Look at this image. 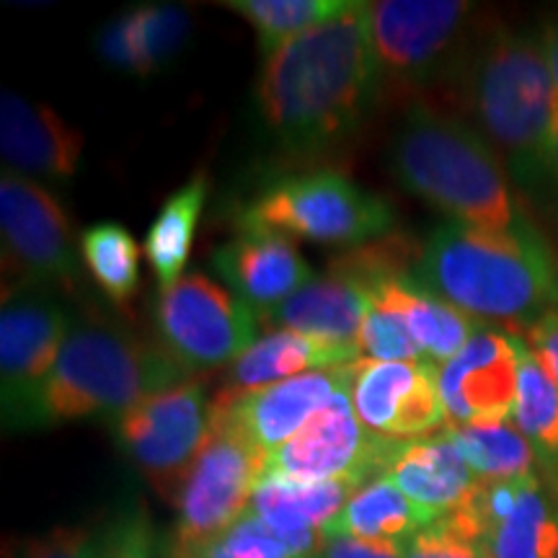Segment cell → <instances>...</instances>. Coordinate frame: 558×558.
<instances>
[{
	"label": "cell",
	"mask_w": 558,
	"mask_h": 558,
	"mask_svg": "<svg viewBox=\"0 0 558 558\" xmlns=\"http://www.w3.org/2000/svg\"><path fill=\"white\" fill-rule=\"evenodd\" d=\"M383 70L369 34V3L284 41L264 58L256 107L275 143L313 156L354 135L378 104Z\"/></svg>",
	"instance_id": "1"
},
{
	"label": "cell",
	"mask_w": 558,
	"mask_h": 558,
	"mask_svg": "<svg viewBox=\"0 0 558 558\" xmlns=\"http://www.w3.org/2000/svg\"><path fill=\"white\" fill-rule=\"evenodd\" d=\"M416 277L471 318L520 337L558 311L556 264L527 220L507 233L442 222L418 248Z\"/></svg>",
	"instance_id": "2"
},
{
	"label": "cell",
	"mask_w": 558,
	"mask_h": 558,
	"mask_svg": "<svg viewBox=\"0 0 558 558\" xmlns=\"http://www.w3.org/2000/svg\"><path fill=\"white\" fill-rule=\"evenodd\" d=\"M390 169L403 190L450 222L497 233L525 222L497 150L473 124L432 101L409 107L390 140Z\"/></svg>",
	"instance_id": "3"
},
{
	"label": "cell",
	"mask_w": 558,
	"mask_h": 558,
	"mask_svg": "<svg viewBox=\"0 0 558 558\" xmlns=\"http://www.w3.org/2000/svg\"><path fill=\"white\" fill-rule=\"evenodd\" d=\"M458 83L473 128L497 150L522 190L535 192L556 124V88L543 32L484 34Z\"/></svg>",
	"instance_id": "4"
},
{
	"label": "cell",
	"mask_w": 558,
	"mask_h": 558,
	"mask_svg": "<svg viewBox=\"0 0 558 558\" xmlns=\"http://www.w3.org/2000/svg\"><path fill=\"white\" fill-rule=\"evenodd\" d=\"M160 344H150L124 324L81 318L70 326L50 378L34 403L32 427L75 418H120L132 407L192 380Z\"/></svg>",
	"instance_id": "5"
},
{
	"label": "cell",
	"mask_w": 558,
	"mask_h": 558,
	"mask_svg": "<svg viewBox=\"0 0 558 558\" xmlns=\"http://www.w3.org/2000/svg\"><path fill=\"white\" fill-rule=\"evenodd\" d=\"M243 222L326 246H365L393 230V205L337 169L275 179L243 209Z\"/></svg>",
	"instance_id": "6"
},
{
	"label": "cell",
	"mask_w": 558,
	"mask_h": 558,
	"mask_svg": "<svg viewBox=\"0 0 558 558\" xmlns=\"http://www.w3.org/2000/svg\"><path fill=\"white\" fill-rule=\"evenodd\" d=\"M463 0H380L369 3V34L383 81L403 88H424L458 78L469 54L471 21Z\"/></svg>",
	"instance_id": "7"
},
{
	"label": "cell",
	"mask_w": 558,
	"mask_h": 558,
	"mask_svg": "<svg viewBox=\"0 0 558 558\" xmlns=\"http://www.w3.org/2000/svg\"><path fill=\"white\" fill-rule=\"evenodd\" d=\"M267 463L269 452L218 414L213 401V432L173 501L179 518L171 554L199 546L235 525L251 509Z\"/></svg>",
	"instance_id": "8"
},
{
	"label": "cell",
	"mask_w": 558,
	"mask_h": 558,
	"mask_svg": "<svg viewBox=\"0 0 558 558\" xmlns=\"http://www.w3.org/2000/svg\"><path fill=\"white\" fill-rule=\"evenodd\" d=\"M254 311L202 271L160 290L153 305L158 344L186 373L233 365L256 341Z\"/></svg>",
	"instance_id": "9"
},
{
	"label": "cell",
	"mask_w": 558,
	"mask_h": 558,
	"mask_svg": "<svg viewBox=\"0 0 558 558\" xmlns=\"http://www.w3.org/2000/svg\"><path fill=\"white\" fill-rule=\"evenodd\" d=\"M120 450L166 501H177L213 432V401L197 378L160 390L114 418Z\"/></svg>",
	"instance_id": "10"
},
{
	"label": "cell",
	"mask_w": 558,
	"mask_h": 558,
	"mask_svg": "<svg viewBox=\"0 0 558 558\" xmlns=\"http://www.w3.org/2000/svg\"><path fill=\"white\" fill-rule=\"evenodd\" d=\"M0 233L11 288L73 290L81 277L65 207L39 181L5 171L0 179Z\"/></svg>",
	"instance_id": "11"
},
{
	"label": "cell",
	"mask_w": 558,
	"mask_h": 558,
	"mask_svg": "<svg viewBox=\"0 0 558 558\" xmlns=\"http://www.w3.org/2000/svg\"><path fill=\"white\" fill-rule=\"evenodd\" d=\"M70 331L65 305L47 288H11L0 311V399L9 429H32L34 403Z\"/></svg>",
	"instance_id": "12"
},
{
	"label": "cell",
	"mask_w": 558,
	"mask_h": 558,
	"mask_svg": "<svg viewBox=\"0 0 558 558\" xmlns=\"http://www.w3.org/2000/svg\"><path fill=\"white\" fill-rule=\"evenodd\" d=\"M488 558H556L558 497L538 473L478 481L456 512L445 514Z\"/></svg>",
	"instance_id": "13"
},
{
	"label": "cell",
	"mask_w": 558,
	"mask_h": 558,
	"mask_svg": "<svg viewBox=\"0 0 558 558\" xmlns=\"http://www.w3.org/2000/svg\"><path fill=\"white\" fill-rule=\"evenodd\" d=\"M403 439L373 435L360 424L349 399V388L331 399L326 409L288 439L282 448L269 452L267 473L303 484L333 478H354L360 484L386 476Z\"/></svg>",
	"instance_id": "14"
},
{
	"label": "cell",
	"mask_w": 558,
	"mask_h": 558,
	"mask_svg": "<svg viewBox=\"0 0 558 558\" xmlns=\"http://www.w3.org/2000/svg\"><path fill=\"white\" fill-rule=\"evenodd\" d=\"M349 399L362 427L388 439L429 437L448 424L439 369L424 360H357L349 373Z\"/></svg>",
	"instance_id": "15"
},
{
	"label": "cell",
	"mask_w": 558,
	"mask_h": 558,
	"mask_svg": "<svg viewBox=\"0 0 558 558\" xmlns=\"http://www.w3.org/2000/svg\"><path fill=\"white\" fill-rule=\"evenodd\" d=\"M522 337L497 326L473 333L450 362L439 367L448 424H476L512 418L520 383Z\"/></svg>",
	"instance_id": "16"
},
{
	"label": "cell",
	"mask_w": 558,
	"mask_h": 558,
	"mask_svg": "<svg viewBox=\"0 0 558 558\" xmlns=\"http://www.w3.org/2000/svg\"><path fill=\"white\" fill-rule=\"evenodd\" d=\"M352 365L316 369L243 393L222 388L215 399V411L235 424L262 450L275 452L295 437L320 409L329 407L333 396L349 388Z\"/></svg>",
	"instance_id": "17"
},
{
	"label": "cell",
	"mask_w": 558,
	"mask_h": 558,
	"mask_svg": "<svg viewBox=\"0 0 558 558\" xmlns=\"http://www.w3.org/2000/svg\"><path fill=\"white\" fill-rule=\"evenodd\" d=\"M213 269L230 292L264 318L313 279L290 235L239 220V233L213 251Z\"/></svg>",
	"instance_id": "18"
},
{
	"label": "cell",
	"mask_w": 558,
	"mask_h": 558,
	"mask_svg": "<svg viewBox=\"0 0 558 558\" xmlns=\"http://www.w3.org/2000/svg\"><path fill=\"white\" fill-rule=\"evenodd\" d=\"M362 486L365 484L354 478L303 484V481L264 476L251 501V512L277 535L290 558H313L329 546L331 522Z\"/></svg>",
	"instance_id": "19"
},
{
	"label": "cell",
	"mask_w": 558,
	"mask_h": 558,
	"mask_svg": "<svg viewBox=\"0 0 558 558\" xmlns=\"http://www.w3.org/2000/svg\"><path fill=\"white\" fill-rule=\"evenodd\" d=\"M0 150L19 177L68 181L83 158V135L47 104L5 90L0 96Z\"/></svg>",
	"instance_id": "20"
},
{
	"label": "cell",
	"mask_w": 558,
	"mask_h": 558,
	"mask_svg": "<svg viewBox=\"0 0 558 558\" xmlns=\"http://www.w3.org/2000/svg\"><path fill=\"white\" fill-rule=\"evenodd\" d=\"M369 292L349 271L329 264L324 277H313L279 308L264 316L277 331H298L303 337L333 347L360 349V333L369 313Z\"/></svg>",
	"instance_id": "21"
},
{
	"label": "cell",
	"mask_w": 558,
	"mask_h": 558,
	"mask_svg": "<svg viewBox=\"0 0 558 558\" xmlns=\"http://www.w3.org/2000/svg\"><path fill=\"white\" fill-rule=\"evenodd\" d=\"M386 476L437 520L456 512L478 484L445 429L429 437L403 439Z\"/></svg>",
	"instance_id": "22"
},
{
	"label": "cell",
	"mask_w": 558,
	"mask_h": 558,
	"mask_svg": "<svg viewBox=\"0 0 558 558\" xmlns=\"http://www.w3.org/2000/svg\"><path fill=\"white\" fill-rule=\"evenodd\" d=\"M369 298L393 308L407 320L411 337L422 349L424 360L437 365V362H450L456 354L469 344L473 333L481 329V320L471 318L448 300L435 295L414 271L380 279L369 288Z\"/></svg>",
	"instance_id": "23"
},
{
	"label": "cell",
	"mask_w": 558,
	"mask_h": 558,
	"mask_svg": "<svg viewBox=\"0 0 558 558\" xmlns=\"http://www.w3.org/2000/svg\"><path fill=\"white\" fill-rule=\"evenodd\" d=\"M362 360V352L354 347H333L326 341L303 337L298 331H271L256 339L239 360L230 365L228 386L230 390H256L275 386V383L298 378V375L316 373L352 365Z\"/></svg>",
	"instance_id": "24"
},
{
	"label": "cell",
	"mask_w": 558,
	"mask_h": 558,
	"mask_svg": "<svg viewBox=\"0 0 558 558\" xmlns=\"http://www.w3.org/2000/svg\"><path fill=\"white\" fill-rule=\"evenodd\" d=\"M432 522H437L435 514L416 507L393 481L380 476L354 492L339 518L331 522L329 538L352 535L365 541L407 543Z\"/></svg>",
	"instance_id": "25"
},
{
	"label": "cell",
	"mask_w": 558,
	"mask_h": 558,
	"mask_svg": "<svg viewBox=\"0 0 558 558\" xmlns=\"http://www.w3.org/2000/svg\"><path fill=\"white\" fill-rule=\"evenodd\" d=\"M209 194V179L205 171L181 184L169 194L153 218L148 235H145V256L160 290H169L181 279L192 254V241L197 233L202 209Z\"/></svg>",
	"instance_id": "26"
},
{
	"label": "cell",
	"mask_w": 558,
	"mask_h": 558,
	"mask_svg": "<svg viewBox=\"0 0 558 558\" xmlns=\"http://www.w3.org/2000/svg\"><path fill=\"white\" fill-rule=\"evenodd\" d=\"M445 432L478 481H509L535 473L538 456L512 418L450 424Z\"/></svg>",
	"instance_id": "27"
},
{
	"label": "cell",
	"mask_w": 558,
	"mask_h": 558,
	"mask_svg": "<svg viewBox=\"0 0 558 558\" xmlns=\"http://www.w3.org/2000/svg\"><path fill=\"white\" fill-rule=\"evenodd\" d=\"M226 9L254 26L264 58L284 41L344 16L357 0H226Z\"/></svg>",
	"instance_id": "28"
},
{
	"label": "cell",
	"mask_w": 558,
	"mask_h": 558,
	"mask_svg": "<svg viewBox=\"0 0 558 558\" xmlns=\"http://www.w3.org/2000/svg\"><path fill=\"white\" fill-rule=\"evenodd\" d=\"M512 422L546 469L558 465V386L530 352L525 339L520 349V383Z\"/></svg>",
	"instance_id": "29"
},
{
	"label": "cell",
	"mask_w": 558,
	"mask_h": 558,
	"mask_svg": "<svg viewBox=\"0 0 558 558\" xmlns=\"http://www.w3.org/2000/svg\"><path fill=\"white\" fill-rule=\"evenodd\" d=\"M81 262L114 305H128L140 282V246L120 222H96L81 235Z\"/></svg>",
	"instance_id": "30"
},
{
	"label": "cell",
	"mask_w": 558,
	"mask_h": 558,
	"mask_svg": "<svg viewBox=\"0 0 558 558\" xmlns=\"http://www.w3.org/2000/svg\"><path fill=\"white\" fill-rule=\"evenodd\" d=\"M132 37H135L140 75H150L163 62H169L190 37L192 19L179 5L150 3L130 9Z\"/></svg>",
	"instance_id": "31"
},
{
	"label": "cell",
	"mask_w": 558,
	"mask_h": 558,
	"mask_svg": "<svg viewBox=\"0 0 558 558\" xmlns=\"http://www.w3.org/2000/svg\"><path fill=\"white\" fill-rule=\"evenodd\" d=\"M171 558H290V554L277 541V535L248 509L226 533L194 548L177 550Z\"/></svg>",
	"instance_id": "32"
},
{
	"label": "cell",
	"mask_w": 558,
	"mask_h": 558,
	"mask_svg": "<svg viewBox=\"0 0 558 558\" xmlns=\"http://www.w3.org/2000/svg\"><path fill=\"white\" fill-rule=\"evenodd\" d=\"M360 352L367 354V360L378 362H422L424 354L411 337L407 320L388 305L373 300L369 313L362 324L360 333ZM427 362V360H424Z\"/></svg>",
	"instance_id": "33"
},
{
	"label": "cell",
	"mask_w": 558,
	"mask_h": 558,
	"mask_svg": "<svg viewBox=\"0 0 558 558\" xmlns=\"http://www.w3.org/2000/svg\"><path fill=\"white\" fill-rule=\"evenodd\" d=\"M107 533L83 525H58L45 533L16 541L5 558H101Z\"/></svg>",
	"instance_id": "34"
},
{
	"label": "cell",
	"mask_w": 558,
	"mask_h": 558,
	"mask_svg": "<svg viewBox=\"0 0 558 558\" xmlns=\"http://www.w3.org/2000/svg\"><path fill=\"white\" fill-rule=\"evenodd\" d=\"M403 558H488L450 518H439L403 543Z\"/></svg>",
	"instance_id": "35"
},
{
	"label": "cell",
	"mask_w": 558,
	"mask_h": 558,
	"mask_svg": "<svg viewBox=\"0 0 558 558\" xmlns=\"http://www.w3.org/2000/svg\"><path fill=\"white\" fill-rule=\"evenodd\" d=\"M101 558H156V538L143 512H130L107 530Z\"/></svg>",
	"instance_id": "36"
},
{
	"label": "cell",
	"mask_w": 558,
	"mask_h": 558,
	"mask_svg": "<svg viewBox=\"0 0 558 558\" xmlns=\"http://www.w3.org/2000/svg\"><path fill=\"white\" fill-rule=\"evenodd\" d=\"M96 50L111 68L124 70V73L140 75V60L135 50V37H132V24L130 13L124 11L120 16H114L107 26L99 32L96 39Z\"/></svg>",
	"instance_id": "37"
},
{
	"label": "cell",
	"mask_w": 558,
	"mask_h": 558,
	"mask_svg": "<svg viewBox=\"0 0 558 558\" xmlns=\"http://www.w3.org/2000/svg\"><path fill=\"white\" fill-rule=\"evenodd\" d=\"M530 352L541 362L550 380L558 386V311H550L538 324H533L522 333Z\"/></svg>",
	"instance_id": "38"
},
{
	"label": "cell",
	"mask_w": 558,
	"mask_h": 558,
	"mask_svg": "<svg viewBox=\"0 0 558 558\" xmlns=\"http://www.w3.org/2000/svg\"><path fill=\"white\" fill-rule=\"evenodd\" d=\"M320 558H403V543L365 541L352 535L331 538Z\"/></svg>",
	"instance_id": "39"
},
{
	"label": "cell",
	"mask_w": 558,
	"mask_h": 558,
	"mask_svg": "<svg viewBox=\"0 0 558 558\" xmlns=\"http://www.w3.org/2000/svg\"><path fill=\"white\" fill-rule=\"evenodd\" d=\"M533 194H546V199L558 209V117H556L554 132H550L546 158H543L541 181Z\"/></svg>",
	"instance_id": "40"
},
{
	"label": "cell",
	"mask_w": 558,
	"mask_h": 558,
	"mask_svg": "<svg viewBox=\"0 0 558 558\" xmlns=\"http://www.w3.org/2000/svg\"><path fill=\"white\" fill-rule=\"evenodd\" d=\"M543 45H546L550 78H554V88H556V117H558V13L548 21L546 29H543Z\"/></svg>",
	"instance_id": "41"
},
{
	"label": "cell",
	"mask_w": 558,
	"mask_h": 558,
	"mask_svg": "<svg viewBox=\"0 0 558 558\" xmlns=\"http://www.w3.org/2000/svg\"><path fill=\"white\" fill-rule=\"evenodd\" d=\"M550 486H554V492L558 497V465H556V469H550Z\"/></svg>",
	"instance_id": "42"
},
{
	"label": "cell",
	"mask_w": 558,
	"mask_h": 558,
	"mask_svg": "<svg viewBox=\"0 0 558 558\" xmlns=\"http://www.w3.org/2000/svg\"><path fill=\"white\" fill-rule=\"evenodd\" d=\"M313 558H320V556H313Z\"/></svg>",
	"instance_id": "43"
},
{
	"label": "cell",
	"mask_w": 558,
	"mask_h": 558,
	"mask_svg": "<svg viewBox=\"0 0 558 558\" xmlns=\"http://www.w3.org/2000/svg\"><path fill=\"white\" fill-rule=\"evenodd\" d=\"M556 558H558V556H556Z\"/></svg>",
	"instance_id": "44"
}]
</instances>
